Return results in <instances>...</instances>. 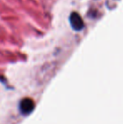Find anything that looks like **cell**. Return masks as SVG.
<instances>
[{"instance_id":"1","label":"cell","mask_w":123,"mask_h":124,"mask_svg":"<svg viewBox=\"0 0 123 124\" xmlns=\"http://www.w3.org/2000/svg\"><path fill=\"white\" fill-rule=\"evenodd\" d=\"M69 20H70V25L72 28L75 31H81L84 28V21L79 14L72 13L70 15Z\"/></svg>"},{"instance_id":"2","label":"cell","mask_w":123,"mask_h":124,"mask_svg":"<svg viewBox=\"0 0 123 124\" xmlns=\"http://www.w3.org/2000/svg\"><path fill=\"white\" fill-rule=\"evenodd\" d=\"M34 108V103L30 99H24L21 101L20 104V110L22 114L27 115L31 112V111Z\"/></svg>"},{"instance_id":"3","label":"cell","mask_w":123,"mask_h":124,"mask_svg":"<svg viewBox=\"0 0 123 124\" xmlns=\"http://www.w3.org/2000/svg\"><path fill=\"white\" fill-rule=\"evenodd\" d=\"M0 82H1V83H3V84H4V83H5V78H3V77L0 76Z\"/></svg>"}]
</instances>
